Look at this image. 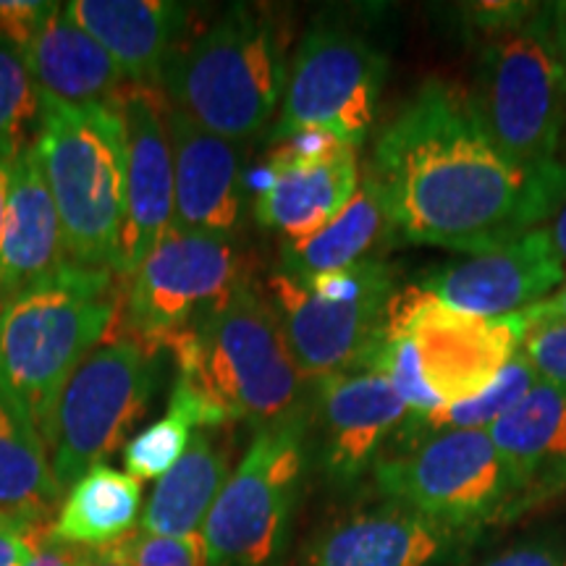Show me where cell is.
Instances as JSON below:
<instances>
[{
    "label": "cell",
    "instance_id": "cell-1",
    "mask_svg": "<svg viewBox=\"0 0 566 566\" xmlns=\"http://www.w3.org/2000/svg\"><path fill=\"white\" fill-rule=\"evenodd\" d=\"M370 174L405 242L478 254L516 242L566 200V163L522 168L488 139L470 95L424 82L380 132Z\"/></svg>",
    "mask_w": 566,
    "mask_h": 566
},
{
    "label": "cell",
    "instance_id": "cell-2",
    "mask_svg": "<svg viewBox=\"0 0 566 566\" xmlns=\"http://www.w3.org/2000/svg\"><path fill=\"white\" fill-rule=\"evenodd\" d=\"M289 32L271 6L233 3L202 34L176 48L160 90L218 137L247 142L271 132L289 80Z\"/></svg>",
    "mask_w": 566,
    "mask_h": 566
},
{
    "label": "cell",
    "instance_id": "cell-3",
    "mask_svg": "<svg viewBox=\"0 0 566 566\" xmlns=\"http://www.w3.org/2000/svg\"><path fill=\"white\" fill-rule=\"evenodd\" d=\"M176 378L200 391L226 420L268 424L310 405L313 380L296 365L281 321L252 281L197 317L176 336Z\"/></svg>",
    "mask_w": 566,
    "mask_h": 566
},
{
    "label": "cell",
    "instance_id": "cell-4",
    "mask_svg": "<svg viewBox=\"0 0 566 566\" xmlns=\"http://www.w3.org/2000/svg\"><path fill=\"white\" fill-rule=\"evenodd\" d=\"M113 275L66 263L0 304V388L40 436L71 373L116 323Z\"/></svg>",
    "mask_w": 566,
    "mask_h": 566
},
{
    "label": "cell",
    "instance_id": "cell-5",
    "mask_svg": "<svg viewBox=\"0 0 566 566\" xmlns=\"http://www.w3.org/2000/svg\"><path fill=\"white\" fill-rule=\"evenodd\" d=\"M34 147L59 210L71 265L118 275L126 216V139L116 103L66 105L42 95Z\"/></svg>",
    "mask_w": 566,
    "mask_h": 566
},
{
    "label": "cell",
    "instance_id": "cell-6",
    "mask_svg": "<svg viewBox=\"0 0 566 566\" xmlns=\"http://www.w3.org/2000/svg\"><path fill=\"white\" fill-rule=\"evenodd\" d=\"M470 95L488 139L509 160L533 171L558 166L566 116L551 3L483 38Z\"/></svg>",
    "mask_w": 566,
    "mask_h": 566
},
{
    "label": "cell",
    "instance_id": "cell-7",
    "mask_svg": "<svg viewBox=\"0 0 566 566\" xmlns=\"http://www.w3.org/2000/svg\"><path fill=\"white\" fill-rule=\"evenodd\" d=\"M310 464V405L260 424L202 525L210 566H281Z\"/></svg>",
    "mask_w": 566,
    "mask_h": 566
},
{
    "label": "cell",
    "instance_id": "cell-8",
    "mask_svg": "<svg viewBox=\"0 0 566 566\" xmlns=\"http://www.w3.org/2000/svg\"><path fill=\"white\" fill-rule=\"evenodd\" d=\"M396 289L391 265L373 258L304 281L275 271L268 302L302 375L315 384L370 370Z\"/></svg>",
    "mask_w": 566,
    "mask_h": 566
},
{
    "label": "cell",
    "instance_id": "cell-9",
    "mask_svg": "<svg viewBox=\"0 0 566 566\" xmlns=\"http://www.w3.org/2000/svg\"><path fill=\"white\" fill-rule=\"evenodd\" d=\"M158 386V349L124 334L97 344L71 373L42 428L55 480L74 485L90 467L126 446L150 412Z\"/></svg>",
    "mask_w": 566,
    "mask_h": 566
},
{
    "label": "cell",
    "instance_id": "cell-10",
    "mask_svg": "<svg viewBox=\"0 0 566 566\" xmlns=\"http://www.w3.org/2000/svg\"><path fill=\"white\" fill-rule=\"evenodd\" d=\"M388 76V55L354 27L317 24L304 34L289 66L271 142L323 129L359 147L373 129Z\"/></svg>",
    "mask_w": 566,
    "mask_h": 566
},
{
    "label": "cell",
    "instance_id": "cell-11",
    "mask_svg": "<svg viewBox=\"0 0 566 566\" xmlns=\"http://www.w3.org/2000/svg\"><path fill=\"white\" fill-rule=\"evenodd\" d=\"M373 478L386 499L475 533L514 509L506 467L488 430H451L384 454Z\"/></svg>",
    "mask_w": 566,
    "mask_h": 566
},
{
    "label": "cell",
    "instance_id": "cell-12",
    "mask_svg": "<svg viewBox=\"0 0 566 566\" xmlns=\"http://www.w3.org/2000/svg\"><path fill=\"white\" fill-rule=\"evenodd\" d=\"M386 334L412 344L422 378L443 407L470 401L495 384L520 352V315L478 317L451 310L417 283L396 289L386 310Z\"/></svg>",
    "mask_w": 566,
    "mask_h": 566
},
{
    "label": "cell",
    "instance_id": "cell-13",
    "mask_svg": "<svg viewBox=\"0 0 566 566\" xmlns=\"http://www.w3.org/2000/svg\"><path fill=\"white\" fill-rule=\"evenodd\" d=\"M244 281L233 239L171 229L129 279L124 336L163 349Z\"/></svg>",
    "mask_w": 566,
    "mask_h": 566
},
{
    "label": "cell",
    "instance_id": "cell-14",
    "mask_svg": "<svg viewBox=\"0 0 566 566\" xmlns=\"http://www.w3.org/2000/svg\"><path fill=\"white\" fill-rule=\"evenodd\" d=\"M412 415L386 375L344 373L315 380L310 396V451L336 491L357 485Z\"/></svg>",
    "mask_w": 566,
    "mask_h": 566
},
{
    "label": "cell",
    "instance_id": "cell-15",
    "mask_svg": "<svg viewBox=\"0 0 566 566\" xmlns=\"http://www.w3.org/2000/svg\"><path fill=\"white\" fill-rule=\"evenodd\" d=\"M475 537L384 495L317 527L296 566H454Z\"/></svg>",
    "mask_w": 566,
    "mask_h": 566
},
{
    "label": "cell",
    "instance_id": "cell-16",
    "mask_svg": "<svg viewBox=\"0 0 566 566\" xmlns=\"http://www.w3.org/2000/svg\"><path fill=\"white\" fill-rule=\"evenodd\" d=\"M124 118L126 216L118 279H132L174 229L171 103L160 87L126 84L113 97Z\"/></svg>",
    "mask_w": 566,
    "mask_h": 566
},
{
    "label": "cell",
    "instance_id": "cell-17",
    "mask_svg": "<svg viewBox=\"0 0 566 566\" xmlns=\"http://www.w3.org/2000/svg\"><path fill=\"white\" fill-rule=\"evenodd\" d=\"M564 281V265L541 226L516 242L433 268L417 279V286L451 310L495 321L535 307Z\"/></svg>",
    "mask_w": 566,
    "mask_h": 566
},
{
    "label": "cell",
    "instance_id": "cell-18",
    "mask_svg": "<svg viewBox=\"0 0 566 566\" xmlns=\"http://www.w3.org/2000/svg\"><path fill=\"white\" fill-rule=\"evenodd\" d=\"M168 126L174 142V229L233 239L244 221V145L202 129L176 108Z\"/></svg>",
    "mask_w": 566,
    "mask_h": 566
},
{
    "label": "cell",
    "instance_id": "cell-19",
    "mask_svg": "<svg viewBox=\"0 0 566 566\" xmlns=\"http://www.w3.org/2000/svg\"><path fill=\"white\" fill-rule=\"evenodd\" d=\"M66 265V242L34 142L13 158L0 237V304Z\"/></svg>",
    "mask_w": 566,
    "mask_h": 566
},
{
    "label": "cell",
    "instance_id": "cell-20",
    "mask_svg": "<svg viewBox=\"0 0 566 566\" xmlns=\"http://www.w3.org/2000/svg\"><path fill=\"white\" fill-rule=\"evenodd\" d=\"M488 436L506 467L512 514L566 491V391L537 380L533 391L499 417Z\"/></svg>",
    "mask_w": 566,
    "mask_h": 566
},
{
    "label": "cell",
    "instance_id": "cell-21",
    "mask_svg": "<svg viewBox=\"0 0 566 566\" xmlns=\"http://www.w3.org/2000/svg\"><path fill=\"white\" fill-rule=\"evenodd\" d=\"M66 17L101 42L129 84L160 87L163 69L181 45L189 6L174 0H71Z\"/></svg>",
    "mask_w": 566,
    "mask_h": 566
},
{
    "label": "cell",
    "instance_id": "cell-22",
    "mask_svg": "<svg viewBox=\"0 0 566 566\" xmlns=\"http://www.w3.org/2000/svg\"><path fill=\"white\" fill-rule=\"evenodd\" d=\"M254 187V221L279 231L283 242L313 237L328 226L357 192L363 168L357 150L325 163H268Z\"/></svg>",
    "mask_w": 566,
    "mask_h": 566
},
{
    "label": "cell",
    "instance_id": "cell-23",
    "mask_svg": "<svg viewBox=\"0 0 566 566\" xmlns=\"http://www.w3.org/2000/svg\"><path fill=\"white\" fill-rule=\"evenodd\" d=\"M21 53L38 90L59 103L105 105L129 84L108 51L76 27L63 6Z\"/></svg>",
    "mask_w": 566,
    "mask_h": 566
},
{
    "label": "cell",
    "instance_id": "cell-24",
    "mask_svg": "<svg viewBox=\"0 0 566 566\" xmlns=\"http://www.w3.org/2000/svg\"><path fill=\"white\" fill-rule=\"evenodd\" d=\"M226 428L195 430L184 457L155 485L142 514V533L163 537L202 533L212 504L231 478V438Z\"/></svg>",
    "mask_w": 566,
    "mask_h": 566
},
{
    "label": "cell",
    "instance_id": "cell-25",
    "mask_svg": "<svg viewBox=\"0 0 566 566\" xmlns=\"http://www.w3.org/2000/svg\"><path fill=\"white\" fill-rule=\"evenodd\" d=\"M388 237H394V229L384 192L370 168H365L357 192L334 221L315 231L313 237L283 242L279 271L302 281L342 271L363 260H373V252Z\"/></svg>",
    "mask_w": 566,
    "mask_h": 566
},
{
    "label": "cell",
    "instance_id": "cell-26",
    "mask_svg": "<svg viewBox=\"0 0 566 566\" xmlns=\"http://www.w3.org/2000/svg\"><path fill=\"white\" fill-rule=\"evenodd\" d=\"M139 509V480L101 462L71 485L53 522H48L45 537L90 551L111 546L132 535Z\"/></svg>",
    "mask_w": 566,
    "mask_h": 566
},
{
    "label": "cell",
    "instance_id": "cell-27",
    "mask_svg": "<svg viewBox=\"0 0 566 566\" xmlns=\"http://www.w3.org/2000/svg\"><path fill=\"white\" fill-rule=\"evenodd\" d=\"M61 493L38 424L0 388V514L45 520Z\"/></svg>",
    "mask_w": 566,
    "mask_h": 566
},
{
    "label": "cell",
    "instance_id": "cell-28",
    "mask_svg": "<svg viewBox=\"0 0 566 566\" xmlns=\"http://www.w3.org/2000/svg\"><path fill=\"white\" fill-rule=\"evenodd\" d=\"M533 365L522 352H516L504 373L495 378V384L485 394L470 401H457V405L441 407L430 415H409L399 433L394 436L391 446L396 449H409V446L424 441V438L438 433H451V430H488L491 424L504 417L516 401L525 399L537 384Z\"/></svg>",
    "mask_w": 566,
    "mask_h": 566
},
{
    "label": "cell",
    "instance_id": "cell-29",
    "mask_svg": "<svg viewBox=\"0 0 566 566\" xmlns=\"http://www.w3.org/2000/svg\"><path fill=\"white\" fill-rule=\"evenodd\" d=\"M195 430H200L192 409L168 399V415L142 430L124 446L126 472L137 480H158L174 470V464L189 449Z\"/></svg>",
    "mask_w": 566,
    "mask_h": 566
},
{
    "label": "cell",
    "instance_id": "cell-30",
    "mask_svg": "<svg viewBox=\"0 0 566 566\" xmlns=\"http://www.w3.org/2000/svg\"><path fill=\"white\" fill-rule=\"evenodd\" d=\"M42 92L27 69L24 53L0 38V142L24 145V134L40 124Z\"/></svg>",
    "mask_w": 566,
    "mask_h": 566
},
{
    "label": "cell",
    "instance_id": "cell-31",
    "mask_svg": "<svg viewBox=\"0 0 566 566\" xmlns=\"http://www.w3.org/2000/svg\"><path fill=\"white\" fill-rule=\"evenodd\" d=\"M520 352L537 378L566 391V323L525 325Z\"/></svg>",
    "mask_w": 566,
    "mask_h": 566
},
{
    "label": "cell",
    "instance_id": "cell-32",
    "mask_svg": "<svg viewBox=\"0 0 566 566\" xmlns=\"http://www.w3.org/2000/svg\"><path fill=\"white\" fill-rule=\"evenodd\" d=\"M132 556L134 566H210L202 533L187 537L134 533Z\"/></svg>",
    "mask_w": 566,
    "mask_h": 566
},
{
    "label": "cell",
    "instance_id": "cell-33",
    "mask_svg": "<svg viewBox=\"0 0 566 566\" xmlns=\"http://www.w3.org/2000/svg\"><path fill=\"white\" fill-rule=\"evenodd\" d=\"M475 566H566V530L522 537Z\"/></svg>",
    "mask_w": 566,
    "mask_h": 566
},
{
    "label": "cell",
    "instance_id": "cell-34",
    "mask_svg": "<svg viewBox=\"0 0 566 566\" xmlns=\"http://www.w3.org/2000/svg\"><path fill=\"white\" fill-rule=\"evenodd\" d=\"M48 525L40 516L0 514V566H27L45 541Z\"/></svg>",
    "mask_w": 566,
    "mask_h": 566
},
{
    "label": "cell",
    "instance_id": "cell-35",
    "mask_svg": "<svg viewBox=\"0 0 566 566\" xmlns=\"http://www.w3.org/2000/svg\"><path fill=\"white\" fill-rule=\"evenodd\" d=\"M55 9H59V3H40V0H0V38L13 42L19 51H24Z\"/></svg>",
    "mask_w": 566,
    "mask_h": 566
},
{
    "label": "cell",
    "instance_id": "cell-36",
    "mask_svg": "<svg viewBox=\"0 0 566 566\" xmlns=\"http://www.w3.org/2000/svg\"><path fill=\"white\" fill-rule=\"evenodd\" d=\"M90 548L69 546V543H55V541H42V546L34 551L27 566H84L87 562Z\"/></svg>",
    "mask_w": 566,
    "mask_h": 566
},
{
    "label": "cell",
    "instance_id": "cell-37",
    "mask_svg": "<svg viewBox=\"0 0 566 566\" xmlns=\"http://www.w3.org/2000/svg\"><path fill=\"white\" fill-rule=\"evenodd\" d=\"M522 323L535 325V323H566V281L556 289L554 294H548L546 300L537 302L535 307L520 313Z\"/></svg>",
    "mask_w": 566,
    "mask_h": 566
},
{
    "label": "cell",
    "instance_id": "cell-38",
    "mask_svg": "<svg viewBox=\"0 0 566 566\" xmlns=\"http://www.w3.org/2000/svg\"><path fill=\"white\" fill-rule=\"evenodd\" d=\"M132 537H134V533L129 537H124V541L111 543V546L92 548L84 566H134Z\"/></svg>",
    "mask_w": 566,
    "mask_h": 566
},
{
    "label": "cell",
    "instance_id": "cell-39",
    "mask_svg": "<svg viewBox=\"0 0 566 566\" xmlns=\"http://www.w3.org/2000/svg\"><path fill=\"white\" fill-rule=\"evenodd\" d=\"M17 142H0V237H3V223H6V205H9V181H11V168L13 158L19 153Z\"/></svg>",
    "mask_w": 566,
    "mask_h": 566
},
{
    "label": "cell",
    "instance_id": "cell-40",
    "mask_svg": "<svg viewBox=\"0 0 566 566\" xmlns=\"http://www.w3.org/2000/svg\"><path fill=\"white\" fill-rule=\"evenodd\" d=\"M551 239V247H554L558 263L564 265L566 271V200L558 205V210L548 218V226H543Z\"/></svg>",
    "mask_w": 566,
    "mask_h": 566
},
{
    "label": "cell",
    "instance_id": "cell-41",
    "mask_svg": "<svg viewBox=\"0 0 566 566\" xmlns=\"http://www.w3.org/2000/svg\"><path fill=\"white\" fill-rule=\"evenodd\" d=\"M551 21H554V40L558 63H562L564 90H566V3H551Z\"/></svg>",
    "mask_w": 566,
    "mask_h": 566
}]
</instances>
